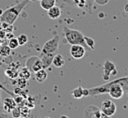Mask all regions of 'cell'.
Instances as JSON below:
<instances>
[{"instance_id": "cell-26", "label": "cell", "mask_w": 128, "mask_h": 118, "mask_svg": "<svg viewBox=\"0 0 128 118\" xmlns=\"http://www.w3.org/2000/svg\"><path fill=\"white\" fill-rule=\"evenodd\" d=\"M83 94H84V97H87V96H89L88 88H84V89H83Z\"/></svg>"}, {"instance_id": "cell-25", "label": "cell", "mask_w": 128, "mask_h": 118, "mask_svg": "<svg viewBox=\"0 0 128 118\" xmlns=\"http://www.w3.org/2000/svg\"><path fill=\"white\" fill-rule=\"evenodd\" d=\"M11 114H12L13 117L15 118H18L21 116V110H20L19 106H16L15 108L11 111Z\"/></svg>"}, {"instance_id": "cell-20", "label": "cell", "mask_w": 128, "mask_h": 118, "mask_svg": "<svg viewBox=\"0 0 128 118\" xmlns=\"http://www.w3.org/2000/svg\"><path fill=\"white\" fill-rule=\"evenodd\" d=\"M16 38H17V40H18V43H19V46H20L26 44L27 43V41H28V36H27L26 34H20L19 36H17Z\"/></svg>"}, {"instance_id": "cell-2", "label": "cell", "mask_w": 128, "mask_h": 118, "mask_svg": "<svg viewBox=\"0 0 128 118\" xmlns=\"http://www.w3.org/2000/svg\"><path fill=\"white\" fill-rule=\"evenodd\" d=\"M64 34L66 41L70 44H81L86 48V42H84V36L80 31L76 29H71L66 26H64Z\"/></svg>"}, {"instance_id": "cell-10", "label": "cell", "mask_w": 128, "mask_h": 118, "mask_svg": "<svg viewBox=\"0 0 128 118\" xmlns=\"http://www.w3.org/2000/svg\"><path fill=\"white\" fill-rule=\"evenodd\" d=\"M54 56V54H48V53H44V52L41 51V54H40L39 57L41 59V62H42L43 68L46 69L51 66Z\"/></svg>"}, {"instance_id": "cell-28", "label": "cell", "mask_w": 128, "mask_h": 118, "mask_svg": "<svg viewBox=\"0 0 128 118\" xmlns=\"http://www.w3.org/2000/svg\"><path fill=\"white\" fill-rule=\"evenodd\" d=\"M124 11L126 13H128V3H126V6H124Z\"/></svg>"}, {"instance_id": "cell-7", "label": "cell", "mask_w": 128, "mask_h": 118, "mask_svg": "<svg viewBox=\"0 0 128 118\" xmlns=\"http://www.w3.org/2000/svg\"><path fill=\"white\" fill-rule=\"evenodd\" d=\"M86 47L81 44H71L70 54L74 59H81L86 54Z\"/></svg>"}, {"instance_id": "cell-24", "label": "cell", "mask_w": 128, "mask_h": 118, "mask_svg": "<svg viewBox=\"0 0 128 118\" xmlns=\"http://www.w3.org/2000/svg\"><path fill=\"white\" fill-rule=\"evenodd\" d=\"M20 110H21V116H22V117H27V116H29V114H30L29 107L24 106L23 107H20Z\"/></svg>"}, {"instance_id": "cell-18", "label": "cell", "mask_w": 128, "mask_h": 118, "mask_svg": "<svg viewBox=\"0 0 128 118\" xmlns=\"http://www.w3.org/2000/svg\"><path fill=\"white\" fill-rule=\"evenodd\" d=\"M11 48L8 46H0V56H8L10 54Z\"/></svg>"}, {"instance_id": "cell-32", "label": "cell", "mask_w": 128, "mask_h": 118, "mask_svg": "<svg viewBox=\"0 0 128 118\" xmlns=\"http://www.w3.org/2000/svg\"><path fill=\"white\" fill-rule=\"evenodd\" d=\"M30 1H31V0H30Z\"/></svg>"}, {"instance_id": "cell-1", "label": "cell", "mask_w": 128, "mask_h": 118, "mask_svg": "<svg viewBox=\"0 0 128 118\" xmlns=\"http://www.w3.org/2000/svg\"><path fill=\"white\" fill-rule=\"evenodd\" d=\"M28 0H23L21 2L17 3L16 5L13 6L3 12V14L0 16V20L1 22H6L8 23V25H13L18 16L20 15V13L22 12V10L26 8Z\"/></svg>"}, {"instance_id": "cell-22", "label": "cell", "mask_w": 128, "mask_h": 118, "mask_svg": "<svg viewBox=\"0 0 128 118\" xmlns=\"http://www.w3.org/2000/svg\"><path fill=\"white\" fill-rule=\"evenodd\" d=\"M84 42H86V46H87L88 48H90L92 50L94 49V41L93 38L88 36H84Z\"/></svg>"}, {"instance_id": "cell-14", "label": "cell", "mask_w": 128, "mask_h": 118, "mask_svg": "<svg viewBox=\"0 0 128 118\" xmlns=\"http://www.w3.org/2000/svg\"><path fill=\"white\" fill-rule=\"evenodd\" d=\"M40 1V6L44 10H48L50 8L56 5V0H39Z\"/></svg>"}, {"instance_id": "cell-17", "label": "cell", "mask_w": 128, "mask_h": 118, "mask_svg": "<svg viewBox=\"0 0 128 118\" xmlns=\"http://www.w3.org/2000/svg\"><path fill=\"white\" fill-rule=\"evenodd\" d=\"M18 76L19 77H23V78H26V79H28L30 78V76H31V74H30V70L27 68L26 66V67H23L20 72H18Z\"/></svg>"}, {"instance_id": "cell-9", "label": "cell", "mask_w": 128, "mask_h": 118, "mask_svg": "<svg viewBox=\"0 0 128 118\" xmlns=\"http://www.w3.org/2000/svg\"><path fill=\"white\" fill-rule=\"evenodd\" d=\"M16 106H17V104L16 103L15 99L13 98V97H6L4 99L2 104V107L5 112H6L8 114L11 113V111L15 108Z\"/></svg>"}, {"instance_id": "cell-13", "label": "cell", "mask_w": 128, "mask_h": 118, "mask_svg": "<svg viewBox=\"0 0 128 118\" xmlns=\"http://www.w3.org/2000/svg\"><path fill=\"white\" fill-rule=\"evenodd\" d=\"M34 78L38 83H43L44 81H46V79L47 78V72L46 71V69L42 68L40 69L39 71L36 72Z\"/></svg>"}, {"instance_id": "cell-19", "label": "cell", "mask_w": 128, "mask_h": 118, "mask_svg": "<svg viewBox=\"0 0 128 118\" xmlns=\"http://www.w3.org/2000/svg\"><path fill=\"white\" fill-rule=\"evenodd\" d=\"M8 46L11 48V49H16L19 46V43H18V40L16 37H11L9 39V42H8Z\"/></svg>"}, {"instance_id": "cell-15", "label": "cell", "mask_w": 128, "mask_h": 118, "mask_svg": "<svg viewBox=\"0 0 128 118\" xmlns=\"http://www.w3.org/2000/svg\"><path fill=\"white\" fill-rule=\"evenodd\" d=\"M83 87L82 86H78L76 88L73 89L71 91V94L73 96V97L76 99H80L82 97H84V94H83Z\"/></svg>"}, {"instance_id": "cell-5", "label": "cell", "mask_w": 128, "mask_h": 118, "mask_svg": "<svg viewBox=\"0 0 128 118\" xmlns=\"http://www.w3.org/2000/svg\"><path fill=\"white\" fill-rule=\"evenodd\" d=\"M26 66L29 69L30 72L36 73L43 68V64L39 56H31L26 62Z\"/></svg>"}, {"instance_id": "cell-8", "label": "cell", "mask_w": 128, "mask_h": 118, "mask_svg": "<svg viewBox=\"0 0 128 118\" xmlns=\"http://www.w3.org/2000/svg\"><path fill=\"white\" fill-rule=\"evenodd\" d=\"M84 117H87V118H91V117L100 118L102 116V112L97 106H89L84 109Z\"/></svg>"}, {"instance_id": "cell-12", "label": "cell", "mask_w": 128, "mask_h": 118, "mask_svg": "<svg viewBox=\"0 0 128 118\" xmlns=\"http://www.w3.org/2000/svg\"><path fill=\"white\" fill-rule=\"evenodd\" d=\"M52 64H54V66L57 68H60L64 64V56L60 54H54V58H53V62Z\"/></svg>"}, {"instance_id": "cell-6", "label": "cell", "mask_w": 128, "mask_h": 118, "mask_svg": "<svg viewBox=\"0 0 128 118\" xmlns=\"http://www.w3.org/2000/svg\"><path fill=\"white\" fill-rule=\"evenodd\" d=\"M116 74H117V70H116V64H114L111 60H106L104 62V80L106 82L108 81L111 74L116 76Z\"/></svg>"}, {"instance_id": "cell-11", "label": "cell", "mask_w": 128, "mask_h": 118, "mask_svg": "<svg viewBox=\"0 0 128 118\" xmlns=\"http://www.w3.org/2000/svg\"><path fill=\"white\" fill-rule=\"evenodd\" d=\"M61 14H62V11L60 9V8L56 6V5L47 10V15H48V16L51 19H57V18H59L61 16Z\"/></svg>"}, {"instance_id": "cell-3", "label": "cell", "mask_w": 128, "mask_h": 118, "mask_svg": "<svg viewBox=\"0 0 128 118\" xmlns=\"http://www.w3.org/2000/svg\"><path fill=\"white\" fill-rule=\"evenodd\" d=\"M59 41H60L59 36L58 34H54L51 39H49L48 41H46V42L44 43V44L43 46L42 52L56 54V53H57L58 48H59Z\"/></svg>"}, {"instance_id": "cell-16", "label": "cell", "mask_w": 128, "mask_h": 118, "mask_svg": "<svg viewBox=\"0 0 128 118\" xmlns=\"http://www.w3.org/2000/svg\"><path fill=\"white\" fill-rule=\"evenodd\" d=\"M6 76L9 77L10 79H15L16 77H18V72L16 70V69H13V68H8L6 69Z\"/></svg>"}, {"instance_id": "cell-29", "label": "cell", "mask_w": 128, "mask_h": 118, "mask_svg": "<svg viewBox=\"0 0 128 118\" xmlns=\"http://www.w3.org/2000/svg\"><path fill=\"white\" fill-rule=\"evenodd\" d=\"M98 16L100 17V18H103V17L104 16V13H100V14L98 15Z\"/></svg>"}, {"instance_id": "cell-27", "label": "cell", "mask_w": 128, "mask_h": 118, "mask_svg": "<svg viewBox=\"0 0 128 118\" xmlns=\"http://www.w3.org/2000/svg\"><path fill=\"white\" fill-rule=\"evenodd\" d=\"M0 110H3L2 103H1V89H0Z\"/></svg>"}, {"instance_id": "cell-23", "label": "cell", "mask_w": 128, "mask_h": 118, "mask_svg": "<svg viewBox=\"0 0 128 118\" xmlns=\"http://www.w3.org/2000/svg\"><path fill=\"white\" fill-rule=\"evenodd\" d=\"M16 82H17L16 84H17V86H18V87H20V88H22V89H24L26 86H27V79L23 78V77L17 78Z\"/></svg>"}, {"instance_id": "cell-31", "label": "cell", "mask_w": 128, "mask_h": 118, "mask_svg": "<svg viewBox=\"0 0 128 118\" xmlns=\"http://www.w3.org/2000/svg\"><path fill=\"white\" fill-rule=\"evenodd\" d=\"M2 66V64H1V63H0V66Z\"/></svg>"}, {"instance_id": "cell-30", "label": "cell", "mask_w": 128, "mask_h": 118, "mask_svg": "<svg viewBox=\"0 0 128 118\" xmlns=\"http://www.w3.org/2000/svg\"><path fill=\"white\" fill-rule=\"evenodd\" d=\"M3 12H4V11H3V10H1V9H0V16L2 15V14H3Z\"/></svg>"}, {"instance_id": "cell-21", "label": "cell", "mask_w": 128, "mask_h": 118, "mask_svg": "<svg viewBox=\"0 0 128 118\" xmlns=\"http://www.w3.org/2000/svg\"><path fill=\"white\" fill-rule=\"evenodd\" d=\"M73 4L74 6H76L77 8H84L87 6L86 0H73Z\"/></svg>"}, {"instance_id": "cell-4", "label": "cell", "mask_w": 128, "mask_h": 118, "mask_svg": "<svg viewBox=\"0 0 128 118\" xmlns=\"http://www.w3.org/2000/svg\"><path fill=\"white\" fill-rule=\"evenodd\" d=\"M100 110H101L102 114H104V117H110L116 114V104L111 100H104L102 103Z\"/></svg>"}]
</instances>
